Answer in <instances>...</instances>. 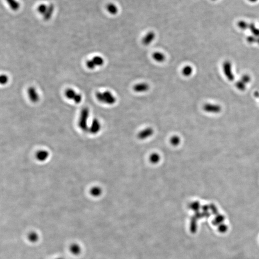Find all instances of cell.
Returning <instances> with one entry per match:
<instances>
[{
	"instance_id": "obj_1",
	"label": "cell",
	"mask_w": 259,
	"mask_h": 259,
	"mask_svg": "<svg viewBox=\"0 0 259 259\" xmlns=\"http://www.w3.org/2000/svg\"><path fill=\"white\" fill-rule=\"evenodd\" d=\"M96 100L100 103L108 105H113L116 101V98L109 91L97 92L96 94Z\"/></svg>"
},
{
	"instance_id": "obj_2",
	"label": "cell",
	"mask_w": 259,
	"mask_h": 259,
	"mask_svg": "<svg viewBox=\"0 0 259 259\" xmlns=\"http://www.w3.org/2000/svg\"><path fill=\"white\" fill-rule=\"evenodd\" d=\"M104 64V60L101 56H95L91 60H88L86 65L88 69L93 70L97 67L101 66Z\"/></svg>"
},
{
	"instance_id": "obj_3",
	"label": "cell",
	"mask_w": 259,
	"mask_h": 259,
	"mask_svg": "<svg viewBox=\"0 0 259 259\" xmlns=\"http://www.w3.org/2000/svg\"><path fill=\"white\" fill-rule=\"evenodd\" d=\"M223 71L226 78L230 81H233L235 80V76L233 73L232 65L231 63L229 60L224 62L223 64Z\"/></svg>"
},
{
	"instance_id": "obj_4",
	"label": "cell",
	"mask_w": 259,
	"mask_h": 259,
	"mask_svg": "<svg viewBox=\"0 0 259 259\" xmlns=\"http://www.w3.org/2000/svg\"><path fill=\"white\" fill-rule=\"evenodd\" d=\"M65 96L67 98L74 101L75 103L79 104L82 100V96L79 93H77L74 89L68 88L65 92Z\"/></svg>"
},
{
	"instance_id": "obj_5",
	"label": "cell",
	"mask_w": 259,
	"mask_h": 259,
	"mask_svg": "<svg viewBox=\"0 0 259 259\" xmlns=\"http://www.w3.org/2000/svg\"><path fill=\"white\" fill-rule=\"evenodd\" d=\"M89 115L88 108H84L82 109L79 119V125L82 128H86L87 126V121Z\"/></svg>"
},
{
	"instance_id": "obj_6",
	"label": "cell",
	"mask_w": 259,
	"mask_h": 259,
	"mask_svg": "<svg viewBox=\"0 0 259 259\" xmlns=\"http://www.w3.org/2000/svg\"><path fill=\"white\" fill-rule=\"evenodd\" d=\"M28 95L29 99L32 102L35 103L38 102L40 97L36 88L33 87H29L28 90Z\"/></svg>"
},
{
	"instance_id": "obj_7",
	"label": "cell",
	"mask_w": 259,
	"mask_h": 259,
	"mask_svg": "<svg viewBox=\"0 0 259 259\" xmlns=\"http://www.w3.org/2000/svg\"><path fill=\"white\" fill-rule=\"evenodd\" d=\"M220 105L215 104L207 103L203 106V109L206 112L211 113H218L221 111Z\"/></svg>"
},
{
	"instance_id": "obj_8",
	"label": "cell",
	"mask_w": 259,
	"mask_h": 259,
	"mask_svg": "<svg viewBox=\"0 0 259 259\" xmlns=\"http://www.w3.org/2000/svg\"><path fill=\"white\" fill-rule=\"evenodd\" d=\"M149 89V86L148 84L145 83H141L139 84H136L133 87V90L135 92L137 93H143L148 91Z\"/></svg>"
},
{
	"instance_id": "obj_9",
	"label": "cell",
	"mask_w": 259,
	"mask_h": 259,
	"mask_svg": "<svg viewBox=\"0 0 259 259\" xmlns=\"http://www.w3.org/2000/svg\"><path fill=\"white\" fill-rule=\"evenodd\" d=\"M155 35L154 32H148L143 39V43L144 45L148 46L152 42L155 38Z\"/></svg>"
},
{
	"instance_id": "obj_10",
	"label": "cell",
	"mask_w": 259,
	"mask_h": 259,
	"mask_svg": "<svg viewBox=\"0 0 259 259\" xmlns=\"http://www.w3.org/2000/svg\"><path fill=\"white\" fill-rule=\"evenodd\" d=\"M9 7L12 10L16 11L20 8V3L16 0H6Z\"/></svg>"
},
{
	"instance_id": "obj_11",
	"label": "cell",
	"mask_w": 259,
	"mask_h": 259,
	"mask_svg": "<svg viewBox=\"0 0 259 259\" xmlns=\"http://www.w3.org/2000/svg\"><path fill=\"white\" fill-rule=\"evenodd\" d=\"M154 60L158 63H162L165 60V56L160 52H155L152 55Z\"/></svg>"
},
{
	"instance_id": "obj_12",
	"label": "cell",
	"mask_w": 259,
	"mask_h": 259,
	"mask_svg": "<svg viewBox=\"0 0 259 259\" xmlns=\"http://www.w3.org/2000/svg\"><path fill=\"white\" fill-rule=\"evenodd\" d=\"M53 11H54V7H53V5L51 4V6L48 7V8L46 12L43 15L44 18L46 20H49L51 17L52 14H53Z\"/></svg>"
},
{
	"instance_id": "obj_13",
	"label": "cell",
	"mask_w": 259,
	"mask_h": 259,
	"mask_svg": "<svg viewBox=\"0 0 259 259\" xmlns=\"http://www.w3.org/2000/svg\"><path fill=\"white\" fill-rule=\"evenodd\" d=\"M193 72V69L190 66H185L183 67L182 70V73L184 76L186 77L190 76L192 74Z\"/></svg>"
},
{
	"instance_id": "obj_14",
	"label": "cell",
	"mask_w": 259,
	"mask_h": 259,
	"mask_svg": "<svg viewBox=\"0 0 259 259\" xmlns=\"http://www.w3.org/2000/svg\"><path fill=\"white\" fill-rule=\"evenodd\" d=\"M70 250L73 254L78 255L80 253L81 248L77 244H73L70 246Z\"/></svg>"
},
{
	"instance_id": "obj_15",
	"label": "cell",
	"mask_w": 259,
	"mask_h": 259,
	"mask_svg": "<svg viewBox=\"0 0 259 259\" xmlns=\"http://www.w3.org/2000/svg\"><path fill=\"white\" fill-rule=\"evenodd\" d=\"M248 29L251 31L252 35L255 36L256 37H259V29L256 28L255 25L254 24L251 23L249 25Z\"/></svg>"
},
{
	"instance_id": "obj_16",
	"label": "cell",
	"mask_w": 259,
	"mask_h": 259,
	"mask_svg": "<svg viewBox=\"0 0 259 259\" xmlns=\"http://www.w3.org/2000/svg\"><path fill=\"white\" fill-rule=\"evenodd\" d=\"M107 9L108 12H109L110 14H113V15L116 14L118 12L117 7L113 3H109L108 4L107 7Z\"/></svg>"
},
{
	"instance_id": "obj_17",
	"label": "cell",
	"mask_w": 259,
	"mask_h": 259,
	"mask_svg": "<svg viewBox=\"0 0 259 259\" xmlns=\"http://www.w3.org/2000/svg\"><path fill=\"white\" fill-rule=\"evenodd\" d=\"M236 87L238 90H240V91H244L246 88V84L240 80L236 82Z\"/></svg>"
},
{
	"instance_id": "obj_18",
	"label": "cell",
	"mask_w": 259,
	"mask_h": 259,
	"mask_svg": "<svg viewBox=\"0 0 259 259\" xmlns=\"http://www.w3.org/2000/svg\"><path fill=\"white\" fill-rule=\"evenodd\" d=\"M249 25L250 24L244 21H240L238 23V27L243 30L248 29Z\"/></svg>"
},
{
	"instance_id": "obj_19",
	"label": "cell",
	"mask_w": 259,
	"mask_h": 259,
	"mask_svg": "<svg viewBox=\"0 0 259 259\" xmlns=\"http://www.w3.org/2000/svg\"><path fill=\"white\" fill-rule=\"evenodd\" d=\"M48 7L44 4H41L38 6L37 8V11L38 13L41 15H44L46 12Z\"/></svg>"
},
{
	"instance_id": "obj_20",
	"label": "cell",
	"mask_w": 259,
	"mask_h": 259,
	"mask_svg": "<svg viewBox=\"0 0 259 259\" xmlns=\"http://www.w3.org/2000/svg\"><path fill=\"white\" fill-rule=\"evenodd\" d=\"M28 238L31 242H35L38 240V236L36 233L32 232L29 234Z\"/></svg>"
},
{
	"instance_id": "obj_21",
	"label": "cell",
	"mask_w": 259,
	"mask_h": 259,
	"mask_svg": "<svg viewBox=\"0 0 259 259\" xmlns=\"http://www.w3.org/2000/svg\"><path fill=\"white\" fill-rule=\"evenodd\" d=\"M224 220V217L223 216H218V217H217L214 219V223H213V224H214L215 225L219 226V225L222 224V222H223Z\"/></svg>"
},
{
	"instance_id": "obj_22",
	"label": "cell",
	"mask_w": 259,
	"mask_h": 259,
	"mask_svg": "<svg viewBox=\"0 0 259 259\" xmlns=\"http://www.w3.org/2000/svg\"><path fill=\"white\" fill-rule=\"evenodd\" d=\"M100 128V123L97 120H95L93 121L92 124L91 129L94 131L98 130Z\"/></svg>"
},
{
	"instance_id": "obj_23",
	"label": "cell",
	"mask_w": 259,
	"mask_h": 259,
	"mask_svg": "<svg viewBox=\"0 0 259 259\" xmlns=\"http://www.w3.org/2000/svg\"><path fill=\"white\" fill-rule=\"evenodd\" d=\"M227 230H228V227L225 224H221L218 226V230L219 232L221 233H225L227 231Z\"/></svg>"
},
{
	"instance_id": "obj_24",
	"label": "cell",
	"mask_w": 259,
	"mask_h": 259,
	"mask_svg": "<svg viewBox=\"0 0 259 259\" xmlns=\"http://www.w3.org/2000/svg\"><path fill=\"white\" fill-rule=\"evenodd\" d=\"M8 77L6 74H2L0 77V82L2 85H6L8 82Z\"/></svg>"
},
{
	"instance_id": "obj_25",
	"label": "cell",
	"mask_w": 259,
	"mask_h": 259,
	"mask_svg": "<svg viewBox=\"0 0 259 259\" xmlns=\"http://www.w3.org/2000/svg\"><path fill=\"white\" fill-rule=\"evenodd\" d=\"M240 80L247 85V84H248V83H249L251 82V76L248 75V74H244V75H243L241 77V79Z\"/></svg>"
},
{
	"instance_id": "obj_26",
	"label": "cell",
	"mask_w": 259,
	"mask_h": 259,
	"mask_svg": "<svg viewBox=\"0 0 259 259\" xmlns=\"http://www.w3.org/2000/svg\"><path fill=\"white\" fill-rule=\"evenodd\" d=\"M247 41L250 44L255 43L257 42V37L253 35L248 36L247 38Z\"/></svg>"
},
{
	"instance_id": "obj_27",
	"label": "cell",
	"mask_w": 259,
	"mask_h": 259,
	"mask_svg": "<svg viewBox=\"0 0 259 259\" xmlns=\"http://www.w3.org/2000/svg\"><path fill=\"white\" fill-rule=\"evenodd\" d=\"M254 96L256 97H259V93L258 92H256L254 93Z\"/></svg>"
},
{
	"instance_id": "obj_28",
	"label": "cell",
	"mask_w": 259,
	"mask_h": 259,
	"mask_svg": "<svg viewBox=\"0 0 259 259\" xmlns=\"http://www.w3.org/2000/svg\"><path fill=\"white\" fill-rule=\"evenodd\" d=\"M248 1L250 2H252V3H254V2H257L258 1V0H248Z\"/></svg>"
},
{
	"instance_id": "obj_29",
	"label": "cell",
	"mask_w": 259,
	"mask_h": 259,
	"mask_svg": "<svg viewBox=\"0 0 259 259\" xmlns=\"http://www.w3.org/2000/svg\"><path fill=\"white\" fill-rule=\"evenodd\" d=\"M256 43L259 44V37H257V42Z\"/></svg>"
},
{
	"instance_id": "obj_30",
	"label": "cell",
	"mask_w": 259,
	"mask_h": 259,
	"mask_svg": "<svg viewBox=\"0 0 259 259\" xmlns=\"http://www.w3.org/2000/svg\"><path fill=\"white\" fill-rule=\"evenodd\" d=\"M63 259V258H58V259Z\"/></svg>"
},
{
	"instance_id": "obj_31",
	"label": "cell",
	"mask_w": 259,
	"mask_h": 259,
	"mask_svg": "<svg viewBox=\"0 0 259 259\" xmlns=\"http://www.w3.org/2000/svg\"><path fill=\"white\" fill-rule=\"evenodd\" d=\"M213 1H216V0H213Z\"/></svg>"
}]
</instances>
